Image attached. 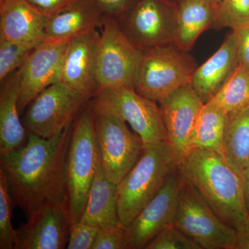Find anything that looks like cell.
I'll return each instance as SVG.
<instances>
[{
	"label": "cell",
	"mask_w": 249,
	"mask_h": 249,
	"mask_svg": "<svg viewBox=\"0 0 249 249\" xmlns=\"http://www.w3.org/2000/svg\"><path fill=\"white\" fill-rule=\"evenodd\" d=\"M1 83L0 155H3L23 146L27 142L28 132L18 111L21 83L19 69Z\"/></svg>",
	"instance_id": "20"
},
{
	"label": "cell",
	"mask_w": 249,
	"mask_h": 249,
	"mask_svg": "<svg viewBox=\"0 0 249 249\" xmlns=\"http://www.w3.org/2000/svg\"><path fill=\"white\" fill-rule=\"evenodd\" d=\"M237 65V40L235 31L232 30L220 48L201 66L196 67L190 84L205 104L222 89Z\"/></svg>",
	"instance_id": "18"
},
{
	"label": "cell",
	"mask_w": 249,
	"mask_h": 249,
	"mask_svg": "<svg viewBox=\"0 0 249 249\" xmlns=\"http://www.w3.org/2000/svg\"><path fill=\"white\" fill-rule=\"evenodd\" d=\"M167 131V142L178 165L193 150L192 137L204 106L191 84L183 85L160 101Z\"/></svg>",
	"instance_id": "13"
},
{
	"label": "cell",
	"mask_w": 249,
	"mask_h": 249,
	"mask_svg": "<svg viewBox=\"0 0 249 249\" xmlns=\"http://www.w3.org/2000/svg\"><path fill=\"white\" fill-rule=\"evenodd\" d=\"M178 167L166 141L144 145L138 161L117 184L118 214L123 225L128 227Z\"/></svg>",
	"instance_id": "3"
},
{
	"label": "cell",
	"mask_w": 249,
	"mask_h": 249,
	"mask_svg": "<svg viewBox=\"0 0 249 249\" xmlns=\"http://www.w3.org/2000/svg\"><path fill=\"white\" fill-rule=\"evenodd\" d=\"M125 230L121 223L100 229L92 249H124Z\"/></svg>",
	"instance_id": "30"
},
{
	"label": "cell",
	"mask_w": 249,
	"mask_h": 249,
	"mask_svg": "<svg viewBox=\"0 0 249 249\" xmlns=\"http://www.w3.org/2000/svg\"><path fill=\"white\" fill-rule=\"evenodd\" d=\"M236 249H249V218L237 230Z\"/></svg>",
	"instance_id": "35"
},
{
	"label": "cell",
	"mask_w": 249,
	"mask_h": 249,
	"mask_svg": "<svg viewBox=\"0 0 249 249\" xmlns=\"http://www.w3.org/2000/svg\"><path fill=\"white\" fill-rule=\"evenodd\" d=\"M145 249H201L195 241L183 233L174 224L165 228Z\"/></svg>",
	"instance_id": "29"
},
{
	"label": "cell",
	"mask_w": 249,
	"mask_h": 249,
	"mask_svg": "<svg viewBox=\"0 0 249 249\" xmlns=\"http://www.w3.org/2000/svg\"><path fill=\"white\" fill-rule=\"evenodd\" d=\"M106 16L115 18H122L132 9L138 0H93Z\"/></svg>",
	"instance_id": "33"
},
{
	"label": "cell",
	"mask_w": 249,
	"mask_h": 249,
	"mask_svg": "<svg viewBox=\"0 0 249 249\" xmlns=\"http://www.w3.org/2000/svg\"><path fill=\"white\" fill-rule=\"evenodd\" d=\"M101 32L93 29L72 37L62 58L60 82L94 97L98 93L97 57Z\"/></svg>",
	"instance_id": "16"
},
{
	"label": "cell",
	"mask_w": 249,
	"mask_h": 249,
	"mask_svg": "<svg viewBox=\"0 0 249 249\" xmlns=\"http://www.w3.org/2000/svg\"><path fill=\"white\" fill-rule=\"evenodd\" d=\"M183 178L200 193L221 219L237 230L249 218L242 174L223 156L194 148L179 164Z\"/></svg>",
	"instance_id": "2"
},
{
	"label": "cell",
	"mask_w": 249,
	"mask_h": 249,
	"mask_svg": "<svg viewBox=\"0 0 249 249\" xmlns=\"http://www.w3.org/2000/svg\"><path fill=\"white\" fill-rule=\"evenodd\" d=\"M175 7L177 29L174 43L188 52L199 36L211 28L217 6L211 0H178Z\"/></svg>",
	"instance_id": "22"
},
{
	"label": "cell",
	"mask_w": 249,
	"mask_h": 249,
	"mask_svg": "<svg viewBox=\"0 0 249 249\" xmlns=\"http://www.w3.org/2000/svg\"><path fill=\"white\" fill-rule=\"evenodd\" d=\"M233 31L237 40V63L249 71V26Z\"/></svg>",
	"instance_id": "34"
},
{
	"label": "cell",
	"mask_w": 249,
	"mask_h": 249,
	"mask_svg": "<svg viewBox=\"0 0 249 249\" xmlns=\"http://www.w3.org/2000/svg\"><path fill=\"white\" fill-rule=\"evenodd\" d=\"M47 19L26 0H0V38L35 48L45 40Z\"/></svg>",
	"instance_id": "17"
},
{
	"label": "cell",
	"mask_w": 249,
	"mask_h": 249,
	"mask_svg": "<svg viewBox=\"0 0 249 249\" xmlns=\"http://www.w3.org/2000/svg\"><path fill=\"white\" fill-rule=\"evenodd\" d=\"M142 53L124 35L115 18L105 15L98 50V91L133 87Z\"/></svg>",
	"instance_id": "10"
},
{
	"label": "cell",
	"mask_w": 249,
	"mask_h": 249,
	"mask_svg": "<svg viewBox=\"0 0 249 249\" xmlns=\"http://www.w3.org/2000/svg\"><path fill=\"white\" fill-rule=\"evenodd\" d=\"M224 157L241 174L249 167V107L227 113L223 140Z\"/></svg>",
	"instance_id": "23"
},
{
	"label": "cell",
	"mask_w": 249,
	"mask_h": 249,
	"mask_svg": "<svg viewBox=\"0 0 249 249\" xmlns=\"http://www.w3.org/2000/svg\"><path fill=\"white\" fill-rule=\"evenodd\" d=\"M211 1H212V2L213 3L214 5L217 6V5L219 4V3L222 1V0H211Z\"/></svg>",
	"instance_id": "37"
},
{
	"label": "cell",
	"mask_w": 249,
	"mask_h": 249,
	"mask_svg": "<svg viewBox=\"0 0 249 249\" xmlns=\"http://www.w3.org/2000/svg\"><path fill=\"white\" fill-rule=\"evenodd\" d=\"M173 224L201 249H236L235 229L226 224L196 187L185 180Z\"/></svg>",
	"instance_id": "6"
},
{
	"label": "cell",
	"mask_w": 249,
	"mask_h": 249,
	"mask_svg": "<svg viewBox=\"0 0 249 249\" xmlns=\"http://www.w3.org/2000/svg\"><path fill=\"white\" fill-rule=\"evenodd\" d=\"M99 150L90 101L72 124L66 160L67 203L70 228L80 222L97 168Z\"/></svg>",
	"instance_id": "4"
},
{
	"label": "cell",
	"mask_w": 249,
	"mask_h": 249,
	"mask_svg": "<svg viewBox=\"0 0 249 249\" xmlns=\"http://www.w3.org/2000/svg\"><path fill=\"white\" fill-rule=\"evenodd\" d=\"M12 196L10 193L6 175L0 169V249H15L17 231L11 222Z\"/></svg>",
	"instance_id": "27"
},
{
	"label": "cell",
	"mask_w": 249,
	"mask_h": 249,
	"mask_svg": "<svg viewBox=\"0 0 249 249\" xmlns=\"http://www.w3.org/2000/svg\"><path fill=\"white\" fill-rule=\"evenodd\" d=\"M104 16L93 0H78L68 9L48 18L45 40H70L93 29H101Z\"/></svg>",
	"instance_id": "19"
},
{
	"label": "cell",
	"mask_w": 249,
	"mask_h": 249,
	"mask_svg": "<svg viewBox=\"0 0 249 249\" xmlns=\"http://www.w3.org/2000/svg\"><path fill=\"white\" fill-rule=\"evenodd\" d=\"M116 190L117 185L106 175L99 152L96 175L80 222L99 229L120 224Z\"/></svg>",
	"instance_id": "21"
},
{
	"label": "cell",
	"mask_w": 249,
	"mask_h": 249,
	"mask_svg": "<svg viewBox=\"0 0 249 249\" xmlns=\"http://www.w3.org/2000/svg\"><path fill=\"white\" fill-rule=\"evenodd\" d=\"M244 178V196L247 212L249 214V167L242 173Z\"/></svg>",
	"instance_id": "36"
},
{
	"label": "cell",
	"mask_w": 249,
	"mask_h": 249,
	"mask_svg": "<svg viewBox=\"0 0 249 249\" xmlns=\"http://www.w3.org/2000/svg\"><path fill=\"white\" fill-rule=\"evenodd\" d=\"M72 124L51 139L28 132L23 146L0 155L13 201L27 217L42 205L67 201L66 160Z\"/></svg>",
	"instance_id": "1"
},
{
	"label": "cell",
	"mask_w": 249,
	"mask_h": 249,
	"mask_svg": "<svg viewBox=\"0 0 249 249\" xmlns=\"http://www.w3.org/2000/svg\"><path fill=\"white\" fill-rule=\"evenodd\" d=\"M99 228L78 222L70 228L68 249H92Z\"/></svg>",
	"instance_id": "31"
},
{
	"label": "cell",
	"mask_w": 249,
	"mask_h": 249,
	"mask_svg": "<svg viewBox=\"0 0 249 249\" xmlns=\"http://www.w3.org/2000/svg\"><path fill=\"white\" fill-rule=\"evenodd\" d=\"M117 21L124 35L140 50L175 42L176 7L165 0H138Z\"/></svg>",
	"instance_id": "11"
},
{
	"label": "cell",
	"mask_w": 249,
	"mask_h": 249,
	"mask_svg": "<svg viewBox=\"0 0 249 249\" xmlns=\"http://www.w3.org/2000/svg\"><path fill=\"white\" fill-rule=\"evenodd\" d=\"M209 102L222 108L227 113L249 107V71L240 65Z\"/></svg>",
	"instance_id": "25"
},
{
	"label": "cell",
	"mask_w": 249,
	"mask_h": 249,
	"mask_svg": "<svg viewBox=\"0 0 249 249\" xmlns=\"http://www.w3.org/2000/svg\"><path fill=\"white\" fill-rule=\"evenodd\" d=\"M227 113L212 102L205 103L196 119L192 147L211 150L224 157L223 140Z\"/></svg>",
	"instance_id": "24"
},
{
	"label": "cell",
	"mask_w": 249,
	"mask_h": 249,
	"mask_svg": "<svg viewBox=\"0 0 249 249\" xmlns=\"http://www.w3.org/2000/svg\"><path fill=\"white\" fill-rule=\"evenodd\" d=\"M32 49L0 38V81L21 68Z\"/></svg>",
	"instance_id": "28"
},
{
	"label": "cell",
	"mask_w": 249,
	"mask_h": 249,
	"mask_svg": "<svg viewBox=\"0 0 249 249\" xmlns=\"http://www.w3.org/2000/svg\"><path fill=\"white\" fill-rule=\"evenodd\" d=\"M249 26V0H222L217 6L211 28L237 30Z\"/></svg>",
	"instance_id": "26"
},
{
	"label": "cell",
	"mask_w": 249,
	"mask_h": 249,
	"mask_svg": "<svg viewBox=\"0 0 249 249\" xmlns=\"http://www.w3.org/2000/svg\"><path fill=\"white\" fill-rule=\"evenodd\" d=\"M165 1L172 3V4H176V3L178 2V0H165Z\"/></svg>",
	"instance_id": "38"
},
{
	"label": "cell",
	"mask_w": 249,
	"mask_h": 249,
	"mask_svg": "<svg viewBox=\"0 0 249 249\" xmlns=\"http://www.w3.org/2000/svg\"><path fill=\"white\" fill-rule=\"evenodd\" d=\"M17 231L15 249H62L70 232L67 201L42 205Z\"/></svg>",
	"instance_id": "15"
},
{
	"label": "cell",
	"mask_w": 249,
	"mask_h": 249,
	"mask_svg": "<svg viewBox=\"0 0 249 249\" xmlns=\"http://www.w3.org/2000/svg\"><path fill=\"white\" fill-rule=\"evenodd\" d=\"M183 183L178 165L158 194L126 227L124 249H145L159 232L173 224Z\"/></svg>",
	"instance_id": "12"
},
{
	"label": "cell",
	"mask_w": 249,
	"mask_h": 249,
	"mask_svg": "<svg viewBox=\"0 0 249 249\" xmlns=\"http://www.w3.org/2000/svg\"><path fill=\"white\" fill-rule=\"evenodd\" d=\"M37 12L46 17H52L65 11L78 0H26Z\"/></svg>",
	"instance_id": "32"
},
{
	"label": "cell",
	"mask_w": 249,
	"mask_h": 249,
	"mask_svg": "<svg viewBox=\"0 0 249 249\" xmlns=\"http://www.w3.org/2000/svg\"><path fill=\"white\" fill-rule=\"evenodd\" d=\"M69 40H45L31 50L20 71L18 111L22 116L42 91L60 82L62 58Z\"/></svg>",
	"instance_id": "14"
},
{
	"label": "cell",
	"mask_w": 249,
	"mask_h": 249,
	"mask_svg": "<svg viewBox=\"0 0 249 249\" xmlns=\"http://www.w3.org/2000/svg\"><path fill=\"white\" fill-rule=\"evenodd\" d=\"M96 142L106 175L117 185L132 169L143 151L138 134L130 132L120 118L91 103Z\"/></svg>",
	"instance_id": "9"
},
{
	"label": "cell",
	"mask_w": 249,
	"mask_h": 249,
	"mask_svg": "<svg viewBox=\"0 0 249 249\" xmlns=\"http://www.w3.org/2000/svg\"><path fill=\"white\" fill-rule=\"evenodd\" d=\"M93 106L120 118L130 124L144 145L166 141L167 131L160 106L142 96L133 87L100 89L91 99Z\"/></svg>",
	"instance_id": "8"
},
{
	"label": "cell",
	"mask_w": 249,
	"mask_h": 249,
	"mask_svg": "<svg viewBox=\"0 0 249 249\" xmlns=\"http://www.w3.org/2000/svg\"><path fill=\"white\" fill-rule=\"evenodd\" d=\"M142 52L133 85L139 94L159 103L191 83L197 67L196 60L175 43L157 46Z\"/></svg>",
	"instance_id": "5"
},
{
	"label": "cell",
	"mask_w": 249,
	"mask_h": 249,
	"mask_svg": "<svg viewBox=\"0 0 249 249\" xmlns=\"http://www.w3.org/2000/svg\"><path fill=\"white\" fill-rule=\"evenodd\" d=\"M92 97L63 83L51 85L42 91L24 111L22 122L27 132L51 139L76 120Z\"/></svg>",
	"instance_id": "7"
}]
</instances>
